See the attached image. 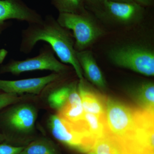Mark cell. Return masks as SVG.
<instances>
[{
	"instance_id": "cell-1",
	"label": "cell",
	"mask_w": 154,
	"mask_h": 154,
	"mask_svg": "<svg viewBox=\"0 0 154 154\" xmlns=\"http://www.w3.org/2000/svg\"><path fill=\"white\" fill-rule=\"evenodd\" d=\"M69 30L60 25L52 15H46L41 22L28 24L27 28L22 30L20 52L28 54L38 42H45L61 62L71 65L80 80H83L82 70L75 49V40Z\"/></svg>"
},
{
	"instance_id": "cell-2",
	"label": "cell",
	"mask_w": 154,
	"mask_h": 154,
	"mask_svg": "<svg viewBox=\"0 0 154 154\" xmlns=\"http://www.w3.org/2000/svg\"><path fill=\"white\" fill-rule=\"evenodd\" d=\"M37 117V109L30 103L19 102L2 111L0 128L5 138V142L24 141L31 136L35 131Z\"/></svg>"
},
{
	"instance_id": "cell-3",
	"label": "cell",
	"mask_w": 154,
	"mask_h": 154,
	"mask_svg": "<svg viewBox=\"0 0 154 154\" xmlns=\"http://www.w3.org/2000/svg\"><path fill=\"white\" fill-rule=\"evenodd\" d=\"M115 65L128 69L146 76L154 75V54L148 48L129 45L114 48L108 53Z\"/></svg>"
},
{
	"instance_id": "cell-4",
	"label": "cell",
	"mask_w": 154,
	"mask_h": 154,
	"mask_svg": "<svg viewBox=\"0 0 154 154\" xmlns=\"http://www.w3.org/2000/svg\"><path fill=\"white\" fill-rule=\"evenodd\" d=\"M57 20L62 27L72 31L76 51L85 50L103 34L88 11L80 14L59 13Z\"/></svg>"
},
{
	"instance_id": "cell-5",
	"label": "cell",
	"mask_w": 154,
	"mask_h": 154,
	"mask_svg": "<svg viewBox=\"0 0 154 154\" xmlns=\"http://www.w3.org/2000/svg\"><path fill=\"white\" fill-rule=\"evenodd\" d=\"M47 123L51 134L60 142L82 152L92 150L95 141L84 126L69 123L57 114L51 115Z\"/></svg>"
},
{
	"instance_id": "cell-6",
	"label": "cell",
	"mask_w": 154,
	"mask_h": 154,
	"mask_svg": "<svg viewBox=\"0 0 154 154\" xmlns=\"http://www.w3.org/2000/svg\"><path fill=\"white\" fill-rule=\"evenodd\" d=\"M68 68L56 58L55 53L49 45H45L36 56L23 60L12 59L2 66L0 68V74L10 73L19 75L23 72L36 70H49L63 74L68 70Z\"/></svg>"
},
{
	"instance_id": "cell-7",
	"label": "cell",
	"mask_w": 154,
	"mask_h": 154,
	"mask_svg": "<svg viewBox=\"0 0 154 154\" xmlns=\"http://www.w3.org/2000/svg\"><path fill=\"white\" fill-rule=\"evenodd\" d=\"M105 118L110 133L124 143L131 139L136 126L134 109L108 98L106 99Z\"/></svg>"
},
{
	"instance_id": "cell-8",
	"label": "cell",
	"mask_w": 154,
	"mask_h": 154,
	"mask_svg": "<svg viewBox=\"0 0 154 154\" xmlns=\"http://www.w3.org/2000/svg\"><path fill=\"white\" fill-rule=\"evenodd\" d=\"M98 16L123 24H132L144 17L145 8L135 2H124L104 0L88 6Z\"/></svg>"
},
{
	"instance_id": "cell-9",
	"label": "cell",
	"mask_w": 154,
	"mask_h": 154,
	"mask_svg": "<svg viewBox=\"0 0 154 154\" xmlns=\"http://www.w3.org/2000/svg\"><path fill=\"white\" fill-rule=\"evenodd\" d=\"M43 18L22 0H0V34L8 27V20L15 19L29 24L40 22Z\"/></svg>"
},
{
	"instance_id": "cell-10",
	"label": "cell",
	"mask_w": 154,
	"mask_h": 154,
	"mask_svg": "<svg viewBox=\"0 0 154 154\" xmlns=\"http://www.w3.org/2000/svg\"><path fill=\"white\" fill-rule=\"evenodd\" d=\"M61 74L53 72L45 76L24 79H0V91L17 95L24 94L38 95L51 83L60 79Z\"/></svg>"
},
{
	"instance_id": "cell-11",
	"label": "cell",
	"mask_w": 154,
	"mask_h": 154,
	"mask_svg": "<svg viewBox=\"0 0 154 154\" xmlns=\"http://www.w3.org/2000/svg\"><path fill=\"white\" fill-rule=\"evenodd\" d=\"M78 85V83L75 82L67 101L62 108L57 111V114L61 118L74 124L82 121L85 113Z\"/></svg>"
},
{
	"instance_id": "cell-12",
	"label": "cell",
	"mask_w": 154,
	"mask_h": 154,
	"mask_svg": "<svg viewBox=\"0 0 154 154\" xmlns=\"http://www.w3.org/2000/svg\"><path fill=\"white\" fill-rule=\"evenodd\" d=\"M76 55L82 72L91 82L101 89L106 88V82L102 71L91 51H77Z\"/></svg>"
},
{
	"instance_id": "cell-13",
	"label": "cell",
	"mask_w": 154,
	"mask_h": 154,
	"mask_svg": "<svg viewBox=\"0 0 154 154\" xmlns=\"http://www.w3.org/2000/svg\"><path fill=\"white\" fill-rule=\"evenodd\" d=\"M78 88L85 113L105 115L106 99L88 88L84 79L80 80Z\"/></svg>"
},
{
	"instance_id": "cell-14",
	"label": "cell",
	"mask_w": 154,
	"mask_h": 154,
	"mask_svg": "<svg viewBox=\"0 0 154 154\" xmlns=\"http://www.w3.org/2000/svg\"><path fill=\"white\" fill-rule=\"evenodd\" d=\"M91 151L97 154H131L124 143L109 131L96 141Z\"/></svg>"
},
{
	"instance_id": "cell-15",
	"label": "cell",
	"mask_w": 154,
	"mask_h": 154,
	"mask_svg": "<svg viewBox=\"0 0 154 154\" xmlns=\"http://www.w3.org/2000/svg\"><path fill=\"white\" fill-rule=\"evenodd\" d=\"M139 109L154 112V85L153 83L146 82L131 88L130 91Z\"/></svg>"
},
{
	"instance_id": "cell-16",
	"label": "cell",
	"mask_w": 154,
	"mask_h": 154,
	"mask_svg": "<svg viewBox=\"0 0 154 154\" xmlns=\"http://www.w3.org/2000/svg\"><path fill=\"white\" fill-rule=\"evenodd\" d=\"M84 120L90 135L95 141L106 134L109 131L105 115L85 113Z\"/></svg>"
},
{
	"instance_id": "cell-17",
	"label": "cell",
	"mask_w": 154,
	"mask_h": 154,
	"mask_svg": "<svg viewBox=\"0 0 154 154\" xmlns=\"http://www.w3.org/2000/svg\"><path fill=\"white\" fill-rule=\"evenodd\" d=\"M21 154H59L56 146L49 139L42 137L31 141Z\"/></svg>"
},
{
	"instance_id": "cell-18",
	"label": "cell",
	"mask_w": 154,
	"mask_h": 154,
	"mask_svg": "<svg viewBox=\"0 0 154 154\" xmlns=\"http://www.w3.org/2000/svg\"><path fill=\"white\" fill-rule=\"evenodd\" d=\"M74 82H73L53 90L48 97V103L50 107L57 111L60 110L67 101Z\"/></svg>"
},
{
	"instance_id": "cell-19",
	"label": "cell",
	"mask_w": 154,
	"mask_h": 154,
	"mask_svg": "<svg viewBox=\"0 0 154 154\" xmlns=\"http://www.w3.org/2000/svg\"><path fill=\"white\" fill-rule=\"evenodd\" d=\"M59 13L80 14L87 11L90 0H51Z\"/></svg>"
},
{
	"instance_id": "cell-20",
	"label": "cell",
	"mask_w": 154,
	"mask_h": 154,
	"mask_svg": "<svg viewBox=\"0 0 154 154\" xmlns=\"http://www.w3.org/2000/svg\"><path fill=\"white\" fill-rule=\"evenodd\" d=\"M23 100V97L17 94L6 93L0 94V110Z\"/></svg>"
},
{
	"instance_id": "cell-21",
	"label": "cell",
	"mask_w": 154,
	"mask_h": 154,
	"mask_svg": "<svg viewBox=\"0 0 154 154\" xmlns=\"http://www.w3.org/2000/svg\"><path fill=\"white\" fill-rule=\"evenodd\" d=\"M25 146H15L9 143H0V154H21Z\"/></svg>"
},
{
	"instance_id": "cell-22",
	"label": "cell",
	"mask_w": 154,
	"mask_h": 154,
	"mask_svg": "<svg viewBox=\"0 0 154 154\" xmlns=\"http://www.w3.org/2000/svg\"><path fill=\"white\" fill-rule=\"evenodd\" d=\"M134 1L145 8L152 6L154 3V0H134Z\"/></svg>"
},
{
	"instance_id": "cell-23",
	"label": "cell",
	"mask_w": 154,
	"mask_h": 154,
	"mask_svg": "<svg viewBox=\"0 0 154 154\" xmlns=\"http://www.w3.org/2000/svg\"><path fill=\"white\" fill-rule=\"evenodd\" d=\"M104 0H90V2L88 4V5H91V4H95V3H97L100 2H102ZM110 1H116L117 2V0H110Z\"/></svg>"
},
{
	"instance_id": "cell-24",
	"label": "cell",
	"mask_w": 154,
	"mask_h": 154,
	"mask_svg": "<svg viewBox=\"0 0 154 154\" xmlns=\"http://www.w3.org/2000/svg\"><path fill=\"white\" fill-rule=\"evenodd\" d=\"M5 136L0 132V143L5 142Z\"/></svg>"
},
{
	"instance_id": "cell-25",
	"label": "cell",
	"mask_w": 154,
	"mask_h": 154,
	"mask_svg": "<svg viewBox=\"0 0 154 154\" xmlns=\"http://www.w3.org/2000/svg\"><path fill=\"white\" fill-rule=\"evenodd\" d=\"M117 2H134V0H117Z\"/></svg>"
},
{
	"instance_id": "cell-26",
	"label": "cell",
	"mask_w": 154,
	"mask_h": 154,
	"mask_svg": "<svg viewBox=\"0 0 154 154\" xmlns=\"http://www.w3.org/2000/svg\"><path fill=\"white\" fill-rule=\"evenodd\" d=\"M87 154H96V153L94 152L91 151L88 152L87 153Z\"/></svg>"
}]
</instances>
